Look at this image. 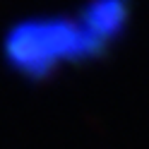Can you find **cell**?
Returning a JSON list of instances; mask_svg holds the SVG:
<instances>
[{"mask_svg":"<svg viewBox=\"0 0 149 149\" xmlns=\"http://www.w3.org/2000/svg\"><path fill=\"white\" fill-rule=\"evenodd\" d=\"M101 46L104 39L89 26L82 29L79 24H72L68 19H39L22 24L10 34L7 55L22 72L43 74L58 63L96 53Z\"/></svg>","mask_w":149,"mask_h":149,"instance_id":"cell-1","label":"cell"}]
</instances>
